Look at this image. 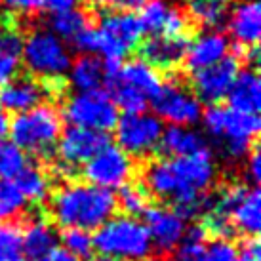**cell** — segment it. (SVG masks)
I'll list each match as a JSON object with an SVG mask.
<instances>
[{
  "label": "cell",
  "instance_id": "cell-1",
  "mask_svg": "<svg viewBox=\"0 0 261 261\" xmlns=\"http://www.w3.org/2000/svg\"><path fill=\"white\" fill-rule=\"evenodd\" d=\"M218 168L212 151L179 159H160L149 162L143 172V187L149 195L172 202V210L183 219H196L204 216L210 206L208 191L216 181Z\"/></svg>",
  "mask_w": 261,
  "mask_h": 261
},
{
  "label": "cell",
  "instance_id": "cell-2",
  "mask_svg": "<svg viewBox=\"0 0 261 261\" xmlns=\"http://www.w3.org/2000/svg\"><path fill=\"white\" fill-rule=\"evenodd\" d=\"M116 212L113 191L94 187L86 181H67L54 191L50 214L65 229L97 231Z\"/></svg>",
  "mask_w": 261,
  "mask_h": 261
},
{
  "label": "cell",
  "instance_id": "cell-3",
  "mask_svg": "<svg viewBox=\"0 0 261 261\" xmlns=\"http://www.w3.org/2000/svg\"><path fill=\"white\" fill-rule=\"evenodd\" d=\"M202 124L227 159H246L259 136V115H246L223 105H210L202 113Z\"/></svg>",
  "mask_w": 261,
  "mask_h": 261
},
{
  "label": "cell",
  "instance_id": "cell-4",
  "mask_svg": "<svg viewBox=\"0 0 261 261\" xmlns=\"http://www.w3.org/2000/svg\"><path fill=\"white\" fill-rule=\"evenodd\" d=\"M162 84L164 82L159 71L147 65L143 59L122 63L107 80L109 97L115 101L116 109L124 111V115L145 113L149 103L159 95Z\"/></svg>",
  "mask_w": 261,
  "mask_h": 261
},
{
  "label": "cell",
  "instance_id": "cell-5",
  "mask_svg": "<svg viewBox=\"0 0 261 261\" xmlns=\"http://www.w3.org/2000/svg\"><path fill=\"white\" fill-rule=\"evenodd\" d=\"M92 239L99 254L116 261H147L152 254V242L145 225L128 216L111 218Z\"/></svg>",
  "mask_w": 261,
  "mask_h": 261
},
{
  "label": "cell",
  "instance_id": "cell-6",
  "mask_svg": "<svg viewBox=\"0 0 261 261\" xmlns=\"http://www.w3.org/2000/svg\"><path fill=\"white\" fill-rule=\"evenodd\" d=\"M61 115L54 105L42 103L35 109L15 115L10 122L12 143L35 156H50L61 136Z\"/></svg>",
  "mask_w": 261,
  "mask_h": 261
},
{
  "label": "cell",
  "instance_id": "cell-7",
  "mask_svg": "<svg viewBox=\"0 0 261 261\" xmlns=\"http://www.w3.org/2000/svg\"><path fill=\"white\" fill-rule=\"evenodd\" d=\"M94 31V56L103 58L109 67L122 65V59L138 48L145 35L139 17L130 12H107Z\"/></svg>",
  "mask_w": 261,
  "mask_h": 261
},
{
  "label": "cell",
  "instance_id": "cell-8",
  "mask_svg": "<svg viewBox=\"0 0 261 261\" xmlns=\"http://www.w3.org/2000/svg\"><path fill=\"white\" fill-rule=\"evenodd\" d=\"M21 59L31 76L42 82H65L73 58L63 40L51 35L48 29H33L23 40Z\"/></svg>",
  "mask_w": 261,
  "mask_h": 261
},
{
  "label": "cell",
  "instance_id": "cell-9",
  "mask_svg": "<svg viewBox=\"0 0 261 261\" xmlns=\"http://www.w3.org/2000/svg\"><path fill=\"white\" fill-rule=\"evenodd\" d=\"M63 116L71 126L107 134L118 122V109L107 92H84L69 97L63 107Z\"/></svg>",
  "mask_w": 261,
  "mask_h": 261
},
{
  "label": "cell",
  "instance_id": "cell-10",
  "mask_svg": "<svg viewBox=\"0 0 261 261\" xmlns=\"http://www.w3.org/2000/svg\"><path fill=\"white\" fill-rule=\"evenodd\" d=\"M116 141L128 156H147L160 147L162 139V120L149 113H130L118 116L115 126Z\"/></svg>",
  "mask_w": 261,
  "mask_h": 261
},
{
  "label": "cell",
  "instance_id": "cell-11",
  "mask_svg": "<svg viewBox=\"0 0 261 261\" xmlns=\"http://www.w3.org/2000/svg\"><path fill=\"white\" fill-rule=\"evenodd\" d=\"M82 175L90 185L113 191L124 187L132 179L134 162L120 147L109 143L82 166Z\"/></svg>",
  "mask_w": 261,
  "mask_h": 261
},
{
  "label": "cell",
  "instance_id": "cell-12",
  "mask_svg": "<svg viewBox=\"0 0 261 261\" xmlns=\"http://www.w3.org/2000/svg\"><path fill=\"white\" fill-rule=\"evenodd\" d=\"M152 107L160 120H166L170 126L191 128L202 116V103L196 95L179 82H164L159 95L152 99Z\"/></svg>",
  "mask_w": 261,
  "mask_h": 261
},
{
  "label": "cell",
  "instance_id": "cell-13",
  "mask_svg": "<svg viewBox=\"0 0 261 261\" xmlns=\"http://www.w3.org/2000/svg\"><path fill=\"white\" fill-rule=\"evenodd\" d=\"M63 88L65 84H48L31 74L14 76L4 86H0V109L4 113L12 111L19 115L42 105L44 99L50 95H59Z\"/></svg>",
  "mask_w": 261,
  "mask_h": 261
},
{
  "label": "cell",
  "instance_id": "cell-14",
  "mask_svg": "<svg viewBox=\"0 0 261 261\" xmlns=\"http://www.w3.org/2000/svg\"><path fill=\"white\" fill-rule=\"evenodd\" d=\"M240 71V61L234 56H227L219 63L193 73V94L200 103L218 105L223 97H227L232 82Z\"/></svg>",
  "mask_w": 261,
  "mask_h": 261
},
{
  "label": "cell",
  "instance_id": "cell-15",
  "mask_svg": "<svg viewBox=\"0 0 261 261\" xmlns=\"http://www.w3.org/2000/svg\"><path fill=\"white\" fill-rule=\"evenodd\" d=\"M138 17L152 37H187L191 27L187 14L166 0H145Z\"/></svg>",
  "mask_w": 261,
  "mask_h": 261
},
{
  "label": "cell",
  "instance_id": "cell-16",
  "mask_svg": "<svg viewBox=\"0 0 261 261\" xmlns=\"http://www.w3.org/2000/svg\"><path fill=\"white\" fill-rule=\"evenodd\" d=\"M105 145H109L107 134L69 126L65 132H61L56 147H58L59 162L76 170L79 166H84Z\"/></svg>",
  "mask_w": 261,
  "mask_h": 261
},
{
  "label": "cell",
  "instance_id": "cell-17",
  "mask_svg": "<svg viewBox=\"0 0 261 261\" xmlns=\"http://www.w3.org/2000/svg\"><path fill=\"white\" fill-rule=\"evenodd\" d=\"M145 216V229L152 242V250L172 252L181 244L187 232V221H183L172 208L164 206H149Z\"/></svg>",
  "mask_w": 261,
  "mask_h": 261
},
{
  "label": "cell",
  "instance_id": "cell-18",
  "mask_svg": "<svg viewBox=\"0 0 261 261\" xmlns=\"http://www.w3.org/2000/svg\"><path fill=\"white\" fill-rule=\"evenodd\" d=\"M229 46H231L229 38L225 37L221 31L208 29L200 33L193 42H189L183 61L191 73H196V71L216 65L221 59L227 58Z\"/></svg>",
  "mask_w": 261,
  "mask_h": 261
},
{
  "label": "cell",
  "instance_id": "cell-19",
  "mask_svg": "<svg viewBox=\"0 0 261 261\" xmlns=\"http://www.w3.org/2000/svg\"><path fill=\"white\" fill-rule=\"evenodd\" d=\"M141 48V59L156 71H174L183 63L189 46L187 37H151Z\"/></svg>",
  "mask_w": 261,
  "mask_h": 261
},
{
  "label": "cell",
  "instance_id": "cell-20",
  "mask_svg": "<svg viewBox=\"0 0 261 261\" xmlns=\"http://www.w3.org/2000/svg\"><path fill=\"white\" fill-rule=\"evenodd\" d=\"M23 35L12 14L0 15V86L14 79L21 65Z\"/></svg>",
  "mask_w": 261,
  "mask_h": 261
},
{
  "label": "cell",
  "instance_id": "cell-21",
  "mask_svg": "<svg viewBox=\"0 0 261 261\" xmlns=\"http://www.w3.org/2000/svg\"><path fill=\"white\" fill-rule=\"evenodd\" d=\"M229 31L240 48H254L261 35V8L257 0H242L229 10Z\"/></svg>",
  "mask_w": 261,
  "mask_h": 261
},
{
  "label": "cell",
  "instance_id": "cell-22",
  "mask_svg": "<svg viewBox=\"0 0 261 261\" xmlns=\"http://www.w3.org/2000/svg\"><path fill=\"white\" fill-rule=\"evenodd\" d=\"M227 101H229V109L232 111L246 113V115H257L259 113L261 82L255 69L239 71L229 94H227Z\"/></svg>",
  "mask_w": 261,
  "mask_h": 261
},
{
  "label": "cell",
  "instance_id": "cell-23",
  "mask_svg": "<svg viewBox=\"0 0 261 261\" xmlns=\"http://www.w3.org/2000/svg\"><path fill=\"white\" fill-rule=\"evenodd\" d=\"M58 240L56 227L42 216H35L27 221V227L21 234L23 254L27 259L37 261L54 248H58Z\"/></svg>",
  "mask_w": 261,
  "mask_h": 261
},
{
  "label": "cell",
  "instance_id": "cell-24",
  "mask_svg": "<svg viewBox=\"0 0 261 261\" xmlns=\"http://www.w3.org/2000/svg\"><path fill=\"white\" fill-rule=\"evenodd\" d=\"M109 71L103 63V59L95 56H80L71 63L69 69V82L76 90V94L84 92H97L107 86Z\"/></svg>",
  "mask_w": 261,
  "mask_h": 261
},
{
  "label": "cell",
  "instance_id": "cell-25",
  "mask_svg": "<svg viewBox=\"0 0 261 261\" xmlns=\"http://www.w3.org/2000/svg\"><path fill=\"white\" fill-rule=\"evenodd\" d=\"M160 149L166 152L168 159H179V156H189V154H196V152L200 151H206L208 143L193 128L168 126L166 130L162 132Z\"/></svg>",
  "mask_w": 261,
  "mask_h": 261
},
{
  "label": "cell",
  "instance_id": "cell-26",
  "mask_svg": "<svg viewBox=\"0 0 261 261\" xmlns=\"http://www.w3.org/2000/svg\"><path fill=\"white\" fill-rule=\"evenodd\" d=\"M234 232L240 231L246 237H255L261 229V193L257 187H248L240 196L231 214Z\"/></svg>",
  "mask_w": 261,
  "mask_h": 261
},
{
  "label": "cell",
  "instance_id": "cell-27",
  "mask_svg": "<svg viewBox=\"0 0 261 261\" xmlns=\"http://www.w3.org/2000/svg\"><path fill=\"white\" fill-rule=\"evenodd\" d=\"M10 181L17 187V191L21 193L27 202H44L50 195V177H48V174L44 172L42 168L35 166V164H27Z\"/></svg>",
  "mask_w": 261,
  "mask_h": 261
},
{
  "label": "cell",
  "instance_id": "cell-28",
  "mask_svg": "<svg viewBox=\"0 0 261 261\" xmlns=\"http://www.w3.org/2000/svg\"><path fill=\"white\" fill-rule=\"evenodd\" d=\"M88 27H92V23H90V17H88L86 12L79 10V8H73V10H67V12L51 14L46 29L50 31L51 35H56L59 40H63V42L65 40L74 42Z\"/></svg>",
  "mask_w": 261,
  "mask_h": 261
},
{
  "label": "cell",
  "instance_id": "cell-29",
  "mask_svg": "<svg viewBox=\"0 0 261 261\" xmlns=\"http://www.w3.org/2000/svg\"><path fill=\"white\" fill-rule=\"evenodd\" d=\"M187 17H193L198 25L216 29L227 19L231 0H185Z\"/></svg>",
  "mask_w": 261,
  "mask_h": 261
},
{
  "label": "cell",
  "instance_id": "cell-30",
  "mask_svg": "<svg viewBox=\"0 0 261 261\" xmlns=\"http://www.w3.org/2000/svg\"><path fill=\"white\" fill-rule=\"evenodd\" d=\"M29 202L10 179H0V223L21 218Z\"/></svg>",
  "mask_w": 261,
  "mask_h": 261
},
{
  "label": "cell",
  "instance_id": "cell-31",
  "mask_svg": "<svg viewBox=\"0 0 261 261\" xmlns=\"http://www.w3.org/2000/svg\"><path fill=\"white\" fill-rule=\"evenodd\" d=\"M116 206H120L124 216L136 218L139 214H145L149 208V193L141 183H126L118 189Z\"/></svg>",
  "mask_w": 261,
  "mask_h": 261
},
{
  "label": "cell",
  "instance_id": "cell-32",
  "mask_svg": "<svg viewBox=\"0 0 261 261\" xmlns=\"http://www.w3.org/2000/svg\"><path fill=\"white\" fill-rule=\"evenodd\" d=\"M0 261H27L23 254L21 231L12 223H0Z\"/></svg>",
  "mask_w": 261,
  "mask_h": 261
},
{
  "label": "cell",
  "instance_id": "cell-33",
  "mask_svg": "<svg viewBox=\"0 0 261 261\" xmlns=\"http://www.w3.org/2000/svg\"><path fill=\"white\" fill-rule=\"evenodd\" d=\"M27 164H29L27 156L21 149H17L12 141L0 139V177L2 179H14Z\"/></svg>",
  "mask_w": 261,
  "mask_h": 261
},
{
  "label": "cell",
  "instance_id": "cell-34",
  "mask_svg": "<svg viewBox=\"0 0 261 261\" xmlns=\"http://www.w3.org/2000/svg\"><path fill=\"white\" fill-rule=\"evenodd\" d=\"M206 232L200 227L187 229L181 244L177 246V261H206Z\"/></svg>",
  "mask_w": 261,
  "mask_h": 261
},
{
  "label": "cell",
  "instance_id": "cell-35",
  "mask_svg": "<svg viewBox=\"0 0 261 261\" xmlns=\"http://www.w3.org/2000/svg\"><path fill=\"white\" fill-rule=\"evenodd\" d=\"M61 242H63V250H67L76 259L82 257H90L94 252V239L90 231H82V229H65L61 234Z\"/></svg>",
  "mask_w": 261,
  "mask_h": 261
},
{
  "label": "cell",
  "instance_id": "cell-36",
  "mask_svg": "<svg viewBox=\"0 0 261 261\" xmlns=\"http://www.w3.org/2000/svg\"><path fill=\"white\" fill-rule=\"evenodd\" d=\"M206 261H239V248L231 240L216 239L206 246Z\"/></svg>",
  "mask_w": 261,
  "mask_h": 261
},
{
  "label": "cell",
  "instance_id": "cell-37",
  "mask_svg": "<svg viewBox=\"0 0 261 261\" xmlns=\"http://www.w3.org/2000/svg\"><path fill=\"white\" fill-rule=\"evenodd\" d=\"M2 4L10 10V14H23V15H31V14H38V12H44V0H2Z\"/></svg>",
  "mask_w": 261,
  "mask_h": 261
},
{
  "label": "cell",
  "instance_id": "cell-38",
  "mask_svg": "<svg viewBox=\"0 0 261 261\" xmlns=\"http://www.w3.org/2000/svg\"><path fill=\"white\" fill-rule=\"evenodd\" d=\"M239 261H261V248L257 237H246L239 248Z\"/></svg>",
  "mask_w": 261,
  "mask_h": 261
},
{
  "label": "cell",
  "instance_id": "cell-39",
  "mask_svg": "<svg viewBox=\"0 0 261 261\" xmlns=\"http://www.w3.org/2000/svg\"><path fill=\"white\" fill-rule=\"evenodd\" d=\"M246 177L252 181L254 187H257V183L261 179V160H259V151L255 147L246 156Z\"/></svg>",
  "mask_w": 261,
  "mask_h": 261
},
{
  "label": "cell",
  "instance_id": "cell-40",
  "mask_svg": "<svg viewBox=\"0 0 261 261\" xmlns=\"http://www.w3.org/2000/svg\"><path fill=\"white\" fill-rule=\"evenodd\" d=\"M97 4L109 8L113 12H128L134 8H141L145 0H95Z\"/></svg>",
  "mask_w": 261,
  "mask_h": 261
},
{
  "label": "cell",
  "instance_id": "cell-41",
  "mask_svg": "<svg viewBox=\"0 0 261 261\" xmlns=\"http://www.w3.org/2000/svg\"><path fill=\"white\" fill-rule=\"evenodd\" d=\"M80 4V0H44V10L50 14H59V12H67L73 10Z\"/></svg>",
  "mask_w": 261,
  "mask_h": 261
},
{
  "label": "cell",
  "instance_id": "cell-42",
  "mask_svg": "<svg viewBox=\"0 0 261 261\" xmlns=\"http://www.w3.org/2000/svg\"><path fill=\"white\" fill-rule=\"evenodd\" d=\"M37 261H80V259H76L74 255H71L67 250H63V248H54L51 252H48V254L42 255V257Z\"/></svg>",
  "mask_w": 261,
  "mask_h": 261
},
{
  "label": "cell",
  "instance_id": "cell-43",
  "mask_svg": "<svg viewBox=\"0 0 261 261\" xmlns=\"http://www.w3.org/2000/svg\"><path fill=\"white\" fill-rule=\"evenodd\" d=\"M8 130H10V118H8V113H4V111L0 109V139L6 136Z\"/></svg>",
  "mask_w": 261,
  "mask_h": 261
},
{
  "label": "cell",
  "instance_id": "cell-44",
  "mask_svg": "<svg viewBox=\"0 0 261 261\" xmlns=\"http://www.w3.org/2000/svg\"><path fill=\"white\" fill-rule=\"evenodd\" d=\"M90 261H116V259L107 257V255H97V257H94V259H90Z\"/></svg>",
  "mask_w": 261,
  "mask_h": 261
}]
</instances>
